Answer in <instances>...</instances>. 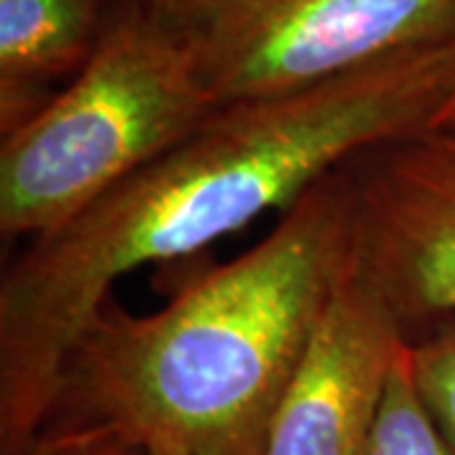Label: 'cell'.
Segmentation results:
<instances>
[{
  "label": "cell",
  "instance_id": "1",
  "mask_svg": "<svg viewBox=\"0 0 455 455\" xmlns=\"http://www.w3.org/2000/svg\"><path fill=\"white\" fill-rule=\"evenodd\" d=\"M451 76L453 38L301 92L220 104L79 218L28 241L0 283V455H23L46 430L66 359L119 278L196 256L286 211L367 147L430 127Z\"/></svg>",
  "mask_w": 455,
  "mask_h": 455
},
{
  "label": "cell",
  "instance_id": "2",
  "mask_svg": "<svg viewBox=\"0 0 455 455\" xmlns=\"http://www.w3.org/2000/svg\"><path fill=\"white\" fill-rule=\"evenodd\" d=\"M349 248L337 170L296 197L260 243L163 309L101 311L66 359L51 423L114 425L145 453L260 455Z\"/></svg>",
  "mask_w": 455,
  "mask_h": 455
},
{
  "label": "cell",
  "instance_id": "3",
  "mask_svg": "<svg viewBox=\"0 0 455 455\" xmlns=\"http://www.w3.org/2000/svg\"><path fill=\"white\" fill-rule=\"evenodd\" d=\"M218 109L193 33L116 0L97 51L0 142V233L41 238L185 140Z\"/></svg>",
  "mask_w": 455,
  "mask_h": 455
},
{
  "label": "cell",
  "instance_id": "4",
  "mask_svg": "<svg viewBox=\"0 0 455 455\" xmlns=\"http://www.w3.org/2000/svg\"><path fill=\"white\" fill-rule=\"evenodd\" d=\"M190 33L220 107L443 44L455 36V0H220Z\"/></svg>",
  "mask_w": 455,
  "mask_h": 455
},
{
  "label": "cell",
  "instance_id": "5",
  "mask_svg": "<svg viewBox=\"0 0 455 455\" xmlns=\"http://www.w3.org/2000/svg\"><path fill=\"white\" fill-rule=\"evenodd\" d=\"M339 170L359 276L410 339L455 322V124L390 137Z\"/></svg>",
  "mask_w": 455,
  "mask_h": 455
},
{
  "label": "cell",
  "instance_id": "6",
  "mask_svg": "<svg viewBox=\"0 0 455 455\" xmlns=\"http://www.w3.org/2000/svg\"><path fill=\"white\" fill-rule=\"evenodd\" d=\"M410 339L349 259L278 400L260 455H364Z\"/></svg>",
  "mask_w": 455,
  "mask_h": 455
},
{
  "label": "cell",
  "instance_id": "7",
  "mask_svg": "<svg viewBox=\"0 0 455 455\" xmlns=\"http://www.w3.org/2000/svg\"><path fill=\"white\" fill-rule=\"evenodd\" d=\"M112 0H0V137L18 130L97 51Z\"/></svg>",
  "mask_w": 455,
  "mask_h": 455
},
{
  "label": "cell",
  "instance_id": "8",
  "mask_svg": "<svg viewBox=\"0 0 455 455\" xmlns=\"http://www.w3.org/2000/svg\"><path fill=\"white\" fill-rule=\"evenodd\" d=\"M364 455H455L415 385L410 339L397 352Z\"/></svg>",
  "mask_w": 455,
  "mask_h": 455
},
{
  "label": "cell",
  "instance_id": "9",
  "mask_svg": "<svg viewBox=\"0 0 455 455\" xmlns=\"http://www.w3.org/2000/svg\"><path fill=\"white\" fill-rule=\"evenodd\" d=\"M412 374L425 405L455 448V322L410 339Z\"/></svg>",
  "mask_w": 455,
  "mask_h": 455
},
{
  "label": "cell",
  "instance_id": "10",
  "mask_svg": "<svg viewBox=\"0 0 455 455\" xmlns=\"http://www.w3.org/2000/svg\"><path fill=\"white\" fill-rule=\"evenodd\" d=\"M23 455H147L114 425L97 420H53Z\"/></svg>",
  "mask_w": 455,
  "mask_h": 455
},
{
  "label": "cell",
  "instance_id": "11",
  "mask_svg": "<svg viewBox=\"0 0 455 455\" xmlns=\"http://www.w3.org/2000/svg\"><path fill=\"white\" fill-rule=\"evenodd\" d=\"M132 3H137V5H142L147 11L167 18V20H172L178 26L190 28V26H196L200 18L208 16L220 0H132Z\"/></svg>",
  "mask_w": 455,
  "mask_h": 455
},
{
  "label": "cell",
  "instance_id": "12",
  "mask_svg": "<svg viewBox=\"0 0 455 455\" xmlns=\"http://www.w3.org/2000/svg\"><path fill=\"white\" fill-rule=\"evenodd\" d=\"M445 124H455V36H453V79H451V86H448V94H445V101L440 107L438 116L430 127H445Z\"/></svg>",
  "mask_w": 455,
  "mask_h": 455
},
{
  "label": "cell",
  "instance_id": "13",
  "mask_svg": "<svg viewBox=\"0 0 455 455\" xmlns=\"http://www.w3.org/2000/svg\"><path fill=\"white\" fill-rule=\"evenodd\" d=\"M147 455H163V453H147Z\"/></svg>",
  "mask_w": 455,
  "mask_h": 455
}]
</instances>
